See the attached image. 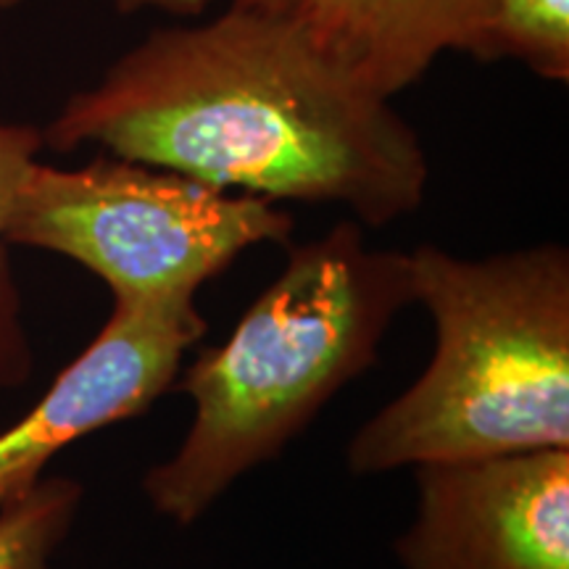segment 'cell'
<instances>
[{"label":"cell","instance_id":"cell-12","mask_svg":"<svg viewBox=\"0 0 569 569\" xmlns=\"http://www.w3.org/2000/svg\"><path fill=\"white\" fill-rule=\"evenodd\" d=\"M232 3L243 6V9H256L267 13H293L301 0H232Z\"/></svg>","mask_w":569,"mask_h":569},{"label":"cell","instance_id":"cell-6","mask_svg":"<svg viewBox=\"0 0 569 569\" xmlns=\"http://www.w3.org/2000/svg\"><path fill=\"white\" fill-rule=\"evenodd\" d=\"M206 332L196 301H113L103 330L19 422L0 432V503L42 480L56 453L146 411Z\"/></svg>","mask_w":569,"mask_h":569},{"label":"cell","instance_id":"cell-10","mask_svg":"<svg viewBox=\"0 0 569 569\" xmlns=\"http://www.w3.org/2000/svg\"><path fill=\"white\" fill-rule=\"evenodd\" d=\"M80 501V482L42 478L27 493L0 503V569H51Z\"/></svg>","mask_w":569,"mask_h":569},{"label":"cell","instance_id":"cell-3","mask_svg":"<svg viewBox=\"0 0 569 569\" xmlns=\"http://www.w3.org/2000/svg\"><path fill=\"white\" fill-rule=\"evenodd\" d=\"M436 327L430 365L348 443L353 475L569 448V251L409 253Z\"/></svg>","mask_w":569,"mask_h":569},{"label":"cell","instance_id":"cell-4","mask_svg":"<svg viewBox=\"0 0 569 569\" xmlns=\"http://www.w3.org/2000/svg\"><path fill=\"white\" fill-rule=\"evenodd\" d=\"M290 234L274 201L111 153L74 169L32 161L6 219V243L67 256L119 303L196 301L248 248Z\"/></svg>","mask_w":569,"mask_h":569},{"label":"cell","instance_id":"cell-8","mask_svg":"<svg viewBox=\"0 0 569 569\" xmlns=\"http://www.w3.org/2000/svg\"><path fill=\"white\" fill-rule=\"evenodd\" d=\"M472 59H515L551 82L569 80V0H486Z\"/></svg>","mask_w":569,"mask_h":569},{"label":"cell","instance_id":"cell-7","mask_svg":"<svg viewBox=\"0 0 569 569\" xmlns=\"http://www.w3.org/2000/svg\"><path fill=\"white\" fill-rule=\"evenodd\" d=\"M293 17L356 82L393 98L443 53L472 56L486 0H301Z\"/></svg>","mask_w":569,"mask_h":569},{"label":"cell","instance_id":"cell-2","mask_svg":"<svg viewBox=\"0 0 569 569\" xmlns=\"http://www.w3.org/2000/svg\"><path fill=\"white\" fill-rule=\"evenodd\" d=\"M409 303V253L369 248L356 219L290 248L280 277L232 336L174 380L193 401V422L142 480L156 515L193 525L243 475L274 459L375 365Z\"/></svg>","mask_w":569,"mask_h":569},{"label":"cell","instance_id":"cell-1","mask_svg":"<svg viewBox=\"0 0 569 569\" xmlns=\"http://www.w3.org/2000/svg\"><path fill=\"white\" fill-rule=\"evenodd\" d=\"M267 201L338 203L382 227L425 201L430 161L407 119L338 67L293 13L230 3L153 30L42 130Z\"/></svg>","mask_w":569,"mask_h":569},{"label":"cell","instance_id":"cell-5","mask_svg":"<svg viewBox=\"0 0 569 569\" xmlns=\"http://www.w3.org/2000/svg\"><path fill=\"white\" fill-rule=\"evenodd\" d=\"M403 569H569V448L419 465Z\"/></svg>","mask_w":569,"mask_h":569},{"label":"cell","instance_id":"cell-9","mask_svg":"<svg viewBox=\"0 0 569 569\" xmlns=\"http://www.w3.org/2000/svg\"><path fill=\"white\" fill-rule=\"evenodd\" d=\"M46 142L32 124L0 122V390L19 388L32 375V346L21 322V296L6 243V219L17 188Z\"/></svg>","mask_w":569,"mask_h":569},{"label":"cell","instance_id":"cell-11","mask_svg":"<svg viewBox=\"0 0 569 569\" xmlns=\"http://www.w3.org/2000/svg\"><path fill=\"white\" fill-rule=\"evenodd\" d=\"M21 0H0V11L3 9H13L19 6ZM211 0H113L119 11L124 13H134V11H161L169 13V17H198V13L209 9Z\"/></svg>","mask_w":569,"mask_h":569}]
</instances>
